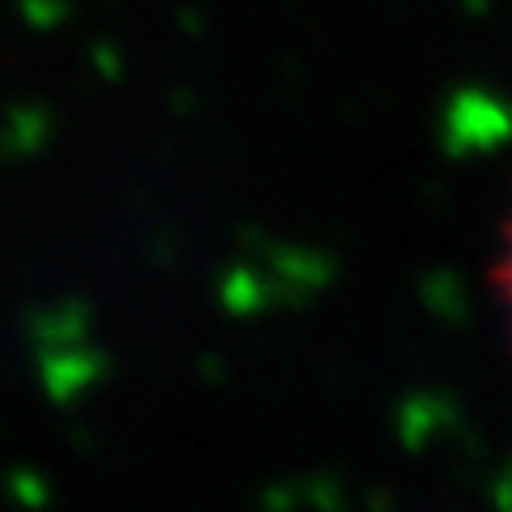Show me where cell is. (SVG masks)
Returning a JSON list of instances; mask_svg holds the SVG:
<instances>
[{
    "label": "cell",
    "mask_w": 512,
    "mask_h": 512,
    "mask_svg": "<svg viewBox=\"0 0 512 512\" xmlns=\"http://www.w3.org/2000/svg\"><path fill=\"white\" fill-rule=\"evenodd\" d=\"M487 286H491V299H495V316L504 325V338L512 346V210L504 218L500 235H495V252H491V265H487Z\"/></svg>",
    "instance_id": "6da1fadb"
}]
</instances>
